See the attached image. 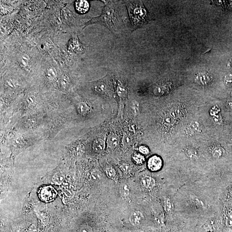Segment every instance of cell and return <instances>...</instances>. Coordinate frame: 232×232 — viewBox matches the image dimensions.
Segmentation results:
<instances>
[{
	"instance_id": "19",
	"label": "cell",
	"mask_w": 232,
	"mask_h": 232,
	"mask_svg": "<svg viewBox=\"0 0 232 232\" xmlns=\"http://www.w3.org/2000/svg\"><path fill=\"white\" fill-rule=\"evenodd\" d=\"M120 192L121 195L124 197H127L130 193V189L127 184H123L120 188Z\"/></svg>"
},
{
	"instance_id": "29",
	"label": "cell",
	"mask_w": 232,
	"mask_h": 232,
	"mask_svg": "<svg viewBox=\"0 0 232 232\" xmlns=\"http://www.w3.org/2000/svg\"><path fill=\"white\" fill-rule=\"evenodd\" d=\"M139 105L137 101H134L132 103V108L135 114L137 115L139 111Z\"/></svg>"
},
{
	"instance_id": "32",
	"label": "cell",
	"mask_w": 232,
	"mask_h": 232,
	"mask_svg": "<svg viewBox=\"0 0 232 232\" xmlns=\"http://www.w3.org/2000/svg\"><path fill=\"white\" fill-rule=\"evenodd\" d=\"M91 229L89 226H85L82 227L79 232H91Z\"/></svg>"
},
{
	"instance_id": "18",
	"label": "cell",
	"mask_w": 232,
	"mask_h": 232,
	"mask_svg": "<svg viewBox=\"0 0 232 232\" xmlns=\"http://www.w3.org/2000/svg\"><path fill=\"white\" fill-rule=\"evenodd\" d=\"M57 75L56 70L54 67H50L46 71V76L49 80H53Z\"/></svg>"
},
{
	"instance_id": "31",
	"label": "cell",
	"mask_w": 232,
	"mask_h": 232,
	"mask_svg": "<svg viewBox=\"0 0 232 232\" xmlns=\"http://www.w3.org/2000/svg\"><path fill=\"white\" fill-rule=\"evenodd\" d=\"M101 176L100 172L99 171H95L92 174L93 178L94 180L99 179H100Z\"/></svg>"
},
{
	"instance_id": "15",
	"label": "cell",
	"mask_w": 232,
	"mask_h": 232,
	"mask_svg": "<svg viewBox=\"0 0 232 232\" xmlns=\"http://www.w3.org/2000/svg\"><path fill=\"white\" fill-rule=\"evenodd\" d=\"M108 145L110 148H115L118 145V136L114 134L110 135L108 137Z\"/></svg>"
},
{
	"instance_id": "26",
	"label": "cell",
	"mask_w": 232,
	"mask_h": 232,
	"mask_svg": "<svg viewBox=\"0 0 232 232\" xmlns=\"http://www.w3.org/2000/svg\"><path fill=\"white\" fill-rule=\"evenodd\" d=\"M69 79L68 76L64 75L62 77L61 84L64 88H67L69 84Z\"/></svg>"
},
{
	"instance_id": "28",
	"label": "cell",
	"mask_w": 232,
	"mask_h": 232,
	"mask_svg": "<svg viewBox=\"0 0 232 232\" xmlns=\"http://www.w3.org/2000/svg\"><path fill=\"white\" fill-rule=\"evenodd\" d=\"M29 58L26 55H24L22 56L20 59V62L23 66H26L28 63Z\"/></svg>"
},
{
	"instance_id": "27",
	"label": "cell",
	"mask_w": 232,
	"mask_h": 232,
	"mask_svg": "<svg viewBox=\"0 0 232 232\" xmlns=\"http://www.w3.org/2000/svg\"><path fill=\"white\" fill-rule=\"evenodd\" d=\"M139 150L142 154L144 155L149 154V152H150L148 148L145 146H141L139 147Z\"/></svg>"
},
{
	"instance_id": "22",
	"label": "cell",
	"mask_w": 232,
	"mask_h": 232,
	"mask_svg": "<svg viewBox=\"0 0 232 232\" xmlns=\"http://www.w3.org/2000/svg\"><path fill=\"white\" fill-rule=\"evenodd\" d=\"M120 168L122 170V172L125 173H129L131 170V167L130 165L127 163H122L120 165Z\"/></svg>"
},
{
	"instance_id": "17",
	"label": "cell",
	"mask_w": 232,
	"mask_h": 232,
	"mask_svg": "<svg viewBox=\"0 0 232 232\" xmlns=\"http://www.w3.org/2000/svg\"><path fill=\"white\" fill-rule=\"evenodd\" d=\"M133 160L136 164L141 165L145 161V158L140 153H136L134 154Z\"/></svg>"
},
{
	"instance_id": "5",
	"label": "cell",
	"mask_w": 232,
	"mask_h": 232,
	"mask_svg": "<svg viewBox=\"0 0 232 232\" xmlns=\"http://www.w3.org/2000/svg\"><path fill=\"white\" fill-rule=\"evenodd\" d=\"M170 82H164L159 84L155 87L154 93L157 96H161L168 92L171 88Z\"/></svg>"
},
{
	"instance_id": "14",
	"label": "cell",
	"mask_w": 232,
	"mask_h": 232,
	"mask_svg": "<svg viewBox=\"0 0 232 232\" xmlns=\"http://www.w3.org/2000/svg\"><path fill=\"white\" fill-rule=\"evenodd\" d=\"M163 205L165 211L166 213H171L173 210V204H172V201L168 197H165L163 199Z\"/></svg>"
},
{
	"instance_id": "11",
	"label": "cell",
	"mask_w": 232,
	"mask_h": 232,
	"mask_svg": "<svg viewBox=\"0 0 232 232\" xmlns=\"http://www.w3.org/2000/svg\"><path fill=\"white\" fill-rule=\"evenodd\" d=\"M116 92L118 97L122 99H125L128 95L127 88L121 83L118 81L116 87Z\"/></svg>"
},
{
	"instance_id": "1",
	"label": "cell",
	"mask_w": 232,
	"mask_h": 232,
	"mask_svg": "<svg viewBox=\"0 0 232 232\" xmlns=\"http://www.w3.org/2000/svg\"><path fill=\"white\" fill-rule=\"evenodd\" d=\"M117 22L118 19L115 5L112 2H106L102 14L100 16L91 19L86 23L85 27L94 23H100L113 32L116 29Z\"/></svg>"
},
{
	"instance_id": "2",
	"label": "cell",
	"mask_w": 232,
	"mask_h": 232,
	"mask_svg": "<svg viewBox=\"0 0 232 232\" xmlns=\"http://www.w3.org/2000/svg\"><path fill=\"white\" fill-rule=\"evenodd\" d=\"M125 3L134 29L139 28L146 23L148 13L141 1H127Z\"/></svg>"
},
{
	"instance_id": "23",
	"label": "cell",
	"mask_w": 232,
	"mask_h": 232,
	"mask_svg": "<svg viewBox=\"0 0 232 232\" xmlns=\"http://www.w3.org/2000/svg\"><path fill=\"white\" fill-rule=\"evenodd\" d=\"M224 80L226 86L228 87L232 86V73H229L226 75Z\"/></svg>"
},
{
	"instance_id": "7",
	"label": "cell",
	"mask_w": 232,
	"mask_h": 232,
	"mask_svg": "<svg viewBox=\"0 0 232 232\" xmlns=\"http://www.w3.org/2000/svg\"><path fill=\"white\" fill-rule=\"evenodd\" d=\"M93 88L96 92L103 95L106 94L109 90L108 85L104 80L98 82L95 84Z\"/></svg>"
},
{
	"instance_id": "10",
	"label": "cell",
	"mask_w": 232,
	"mask_h": 232,
	"mask_svg": "<svg viewBox=\"0 0 232 232\" xmlns=\"http://www.w3.org/2000/svg\"><path fill=\"white\" fill-rule=\"evenodd\" d=\"M75 7L77 11L81 14H84L89 10V5L87 1L79 0L76 2Z\"/></svg>"
},
{
	"instance_id": "6",
	"label": "cell",
	"mask_w": 232,
	"mask_h": 232,
	"mask_svg": "<svg viewBox=\"0 0 232 232\" xmlns=\"http://www.w3.org/2000/svg\"><path fill=\"white\" fill-rule=\"evenodd\" d=\"M210 80V75L207 72L201 71L196 75L195 77V81L200 84H206Z\"/></svg>"
},
{
	"instance_id": "16",
	"label": "cell",
	"mask_w": 232,
	"mask_h": 232,
	"mask_svg": "<svg viewBox=\"0 0 232 232\" xmlns=\"http://www.w3.org/2000/svg\"><path fill=\"white\" fill-rule=\"evenodd\" d=\"M105 173L107 177L109 178L114 180L117 179V173L115 170L112 167H109L106 169Z\"/></svg>"
},
{
	"instance_id": "4",
	"label": "cell",
	"mask_w": 232,
	"mask_h": 232,
	"mask_svg": "<svg viewBox=\"0 0 232 232\" xmlns=\"http://www.w3.org/2000/svg\"><path fill=\"white\" fill-rule=\"evenodd\" d=\"M148 169L151 172H155L161 170L162 166V161L160 157L153 155L148 160Z\"/></svg>"
},
{
	"instance_id": "30",
	"label": "cell",
	"mask_w": 232,
	"mask_h": 232,
	"mask_svg": "<svg viewBox=\"0 0 232 232\" xmlns=\"http://www.w3.org/2000/svg\"><path fill=\"white\" fill-rule=\"evenodd\" d=\"M27 102L29 105H33L35 103V97L34 96H29L27 98Z\"/></svg>"
},
{
	"instance_id": "8",
	"label": "cell",
	"mask_w": 232,
	"mask_h": 232,
	"mask_svg": "<svg viewBox=\"0 0 232 232\" xmlns=\"http://www.w3.org/2000/svg\"><path fill=\"white\" fill-rule=\"evenodd\" d=\"M143 219V215L139 211H135L130 217V221L131 224L134 226H137L141 224Z\"/></svg>"
},
{
	"instance_id": "24",
	"label": "cell",
	"mask_w": 232,
	"mask_h": 232,
	"mask_svg": "<svg viewBox=\"0 0 232 232\" xmlns=\"http://www.w3.org/2000/svg\"><path fill=\"white\" fill-rule=\"evenodd\" d=\"M64 177L63 174H56L55 176L54 177L53 180L54 182L57 184H60L62 182L63 180H64Z\"/></svg>"
},
{
	"instance_id": "9",
	"label": "cell",
	"mask_w": 232,
	"mask_h": 232,
	"mask_svg": "<svg viewBox=\"0 0 232 232\" xmlns=\"http://www.w3.org/2000/svg\"><path fill=\"white\" fill-rule=\"evenodd\" d=\"M155 181L153 178L146 176L144 177L141 179V184L144 189L151 190L153 188L155 185Z\"/></svg>"
},
{
	"instance_id": "20",
	"label": "cell",
	"mask_w": 232,
	"mask_h": 232,
	"mask_svg": "<svg viewBox=\"0 0 232 232\" xmlns=\"http://www.w3.org/2000/svg\"><path fill=\"white\" fill-rule=\"evenodd\" d=\"M224 152H225V151L223 148H221V147H217V148H215L213 150V157H220L224 154Z\"/></svg>"
},
{
	"instance_id": "12",
	"label": "cell",
	"mask_w": 232,
	"mask_h": 232,
	"mask_svg": "<svg viewBox=\"0 0 232 232\" xmlns=\"http://www.w3.org/2000/svg\"><path fill=\"white\" fill-rule=\"evenodd\" d=\"M105 148V141L102 139H97L95 140L93 144V149L95 151L98 153L102 152L104 150Z\"/></svg>"
},
{
	"instance_id": "13",
	"label": "cell",
	"mask_w": 232,
	"mask_h": 232,
	"mask_svg": "<svg viewBox=\"0 0 232 232\" xmlns=\"http://www.w3.org/2000/svg\"><path fill=\"white\" fill-rule=\"evenodd\" d=\"M77 110L80 114L82 115H85L89 112V108L86 102H82L78 104Z\"/></svg>"
},
{
	"instance_id": "3",
	"label": "cell",
	"mask_w": 232,
	"mask_h": 232,
	"mask_svg": "<svg viewBox=\"0 0 232 232\" xmlns=\"http://www.w3.org/2000/svg\"><path fill=\"white\" fill-rule=\"evenodd\" d=\"M57 194V191L53 187L47 186L41 189L39 195L40 198L43 201L49 202L55 199Z\"/></svg>"
},
{
	"instance_id": "25",
	"label": "cell",
	"mask_w": 232,
	"mask_h": 232,
	"mask_svg": "<svg viewBox=\"0 0 232 232\" xmlns=\"http://www.w3.org/2000/svg\"><path fill=\"white\" fill-rule=\"evenodd\" d=\"M226 224L228 227L232 226V212H229L226 216Z\"/></svg>"
},
{
	"instance_id": "21",
	"label": "cell",
	"mask_w": 232,
	"mask_h": 232,
	"mask_svg": "<svg viewBox=\"0 0 232 232\" xmlns=\"http://www.w3.org/2000/svg\"><path fill=\"white\" fill-rule=\"evenodd\" d=\"M132 142V139L129 135L126 134L123 136L122 138V143L125 146H128L131 144Z\"/></svg>"
}]
</instances>
